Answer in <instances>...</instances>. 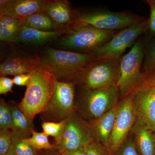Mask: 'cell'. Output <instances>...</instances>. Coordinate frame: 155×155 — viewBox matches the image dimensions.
<instances>
[{
  "instance_id": "cell-1",
  "label": "cell",
  "mask_w": 155,
  "mask_h": 155,
  "mask_svg": "<svg viewBox=\"0 0 155 155\" xmlns=\"http://www.w3.org/2000/svg\"><path fill=\"white\" fill-rule=\"evenodd\" d=\"M30 74V81L26 86L24 97L17 106L29 119L33 120L48 105L57 79L42 64L40 58Z\"/></svg>"
},
{
  "instance_id": "cell-2",
  "label": "cell",
  "mask_w": 155,
  "mask_h": 155,
  "mask_svg": "<svg viewBox=\"0 0 155 155\" xmlns=\"http://www.w3.org/2000/svg\"><path fill=\"white\" fill-rule=\"evenodd\" d=\"M120 59L95 58L79 70L74 81L85 90H98L116 85Z\"/></svg>"
},
{
  "instance_id": "cell-3",
  "label": "cell",
  "mask_w": 155,
  "mask_h": 155,
  "mask_svg": "<svg viewBox=\"0 0 155 155\" xmlns=\"http://www.w3.org/2000/svg\"><path fill=\"white\" fill-rule=\"evenodd\" d=\"M144 43L140 38L130 51L120 58L119 76L116 86L122 99L147 84L146 76L141 72Z\"/></svg>"
},
{
  "instance_id": "cell-4",
  "label": "cell",
  "mask_w": 155,
  "mask_h": 155,
  "mask_svg": "<svg viewBox=\"0 0 155 155\" xmlns=\"http://www.w3.org/2000/svg\"><path fill=\"white\" fill-rule=\"evenodd\" d=\"M95 58L90 53H75L49 48L40 61L57 81L72 82L79 70Z\"/></svg>"
},
{
  "instance_id": "cell-5",
  "label": "cell",
  "mask_w": 155,
  "mask_h": 155,
  "mask_svg": "<svg viewBox=\"0 0 155 155\" xmlns=\"http://www.w3.org/2000/svg\"><path fill=\"white\" fill-rule=\"evenodd\" d=\"M61 44L65 47L89 53L109 41L119 31L100 30L89 25H69Z\"/></svg>"
},
{
  "instance_id": "cell-6",
  "label": "cell",
  "mask_w": 155,
  "mask_h": 155,
  "mask_svg": "<svg viewBox=\"0 0 155 155\" xmlns=\"http://www.w3.org/2000/svg\"><path fill=\"white\" fill-rule=\"evenodd\" d=\"M144 19L126 11H102L77 15L72 24L89 25L102 30L119 31Z\"/></svg>"
},
{
  "instance_id": "cell-7",
  "label": "cell",
  "mask_w": 155,
  "mask_h": 155,
  "mask_svg": "<svg viewBox=\"0 0 155 155\" xmlns=\"http://www.w3.org/2000/svg\"><path fill=\"white\" fill-rule=\"evenodd\" d=\"M147 25V19H144L119 30L107 42L89 53L95 58L120 59L126 49L145 33Z\"/></svg>"
},
{
  "instance_id": "cell-8",
  "label": "cell",
  "mask_w": 155,
  "mask_h": 155,
  "mask_svg": "<svg viewBox=\"0 0 155 155\" xmlns=\"http://www.w3.org/2000/svg\"><path fill=\"white\" fill-rule=\"evenodd\" d=\"M75 84L74 82L56 81L51 99L41 113L49 119L48 122H60L75 112Z\"/></svg>"
},
{
  "instance_id": "cell-9",
  "label": "cell",
  "mask_w": 155,
  "mask_h": 155,
  "mask_svg": "<svg viewBox=\"0 0 155 155\" xmlns=\"http://www.w3.org/2000/svg\"><path fill=\"white\" fill-rule=\"evenodd\" d=\"M64 132L56 149L60 153L83 148L93 142L88 122L74 112L65 119Z\"/></svg>"
},
{
  "instance_id": "cell-10",
  "label": "cell",
  "mask_w": 155,
  "mask_h": 155,
  "mask_svg": "<svg viewBox=\"0 0 155 155\" xmlns=\"http://www.w3.org/2000/svg\"><path fill=\"white\" fill-rule=\"evenodd\" d=\"M137 116L132 95H128L117 106V113L108 150L114 155L130 134Z\"/></svg>"
},
{
  "instance_id": "cell-11",
  "label": "cell",
  "mask_w": 155,
  "mask_h": 155,
  "mask_svg": "<svg viewBox=\"0 0 155 155\" xmlns=\"http://www.w3.org/2000/svg\"><path fill=\"white\" fill-rule=\"evenodd\" d=\"M84 105L86 116L97 119L118 105L120 94L116 85L105 89L86 90Z\"/></svg>"
},
{
  "instance_id": "cell-12",
  "label": "cell",
  "mask_w": 155,
  "mask_h": 155,
  "mask_svg": "<svg viewBox=\"0 0 155 155\" xmlns=\"http://www.w3.org/2000/svg\"><path fill=\"white\" fill-rule=\"evenodd\" d=\"M131 94L137 117L155 132V86L147 84Z\"/></svg>"
},
{
  "instance_id": "cell-13",
  "label": "cell",
  "mask_w": 155,
  "mask_h": 155,
  "mask_svg": "<svg viewBox=\"0 0 155 155\" xmlns=\"http://www.w3.org/2000/svg\"><path fill=\"white\" fill-rule=\"evenodd\" d=\"M44 0H1L0 15L18 20L42 11Z\"/></svg>"
},
{
  "instance_id": "cell-14",
  "label": "cell",
  "mask_w": 155,
  "mask_h": 155,
  "mask_svg": "<svg viewBox=\"0 0 155 155\" xmlns=\"http://www.w3.org/2000/svg\"><path fill=\"white\" fill-rule=\"evenodd\" d=\"M117 106L103 116L91 120L89 122L94 141L101 143L107 150L114 128Z\"/></svg>"
},
{
  "instance_id": "cell-15",
  "label": "cell",
  "mask_w": 155,
  "mask_h": 155,
  "mask_svg": "<svg viewBox=\"0 0 155 155\" xmlns=\"http://www.w3.org/2000/svg\"><path fill=\"white\" fill-rule=\"evenodd\" d=\"M42 11L49 16L58 28L71 25L77 17L66 0L44 1Z\"/></svg>"
},
{
  "instance_id": "cell-16",
  "label": "cell",
  "mask_w": 155,
  "mask_h": 155,
  "mask_svg": "<svg viewBox=\"0 0 155 155\" xmlns=\"http://www.w3.org/2000/svg\"><path fill=\"white\" fill-rule=\"evenodd\" d=\"M130 133L141 155H155V132L137 117Z\"/></svg>"
},
{
  "instance_id": "cell-17",
  "label": "cell",
  "mask_w": 155,
  "mask_h": 155,
  "mask_svg": "<svg viewBox=\"0 0 155 155\" xmlns=\"http://www.w3.org/2000/svg\"><path fill=\"white\" fill-rule=\"evenodd\" d=\"M40 58L23 56L10 57L1 63L0 74L2 76L29 74L39 61Z\"/></svg>"
},
{
  "instance_id": "cell-18",
  "label": "cell",
  "mask_w": 155,
  "mask_h": 155,
  "mask_svg": "<svg viewBox=\"0 0 155 155\" xmlns=\"http://www.w3.org/2000/svg\"><path fill=\"white\" fill-rule=\"evenodd\" d=\"M67 31L64 28L54 31H44L21 25L14 42L35 44L44 43L66 34Z\"/></svg>"
},
{
  "instance_id": "cell-19",
  "label": "cell",
  "mask_w": 155,
  "mask_h": 155,
  "mask_svg": "<svg viewBox=\"0 0 155 155\" xmlns=\"http://www.w3.org/2000/svg\"><path fill=\"white\" fill-rule=\"evenodd\" d=\"M10 106L13 117L12 134L23 138H29L31 136L32 131L35 130L33 120L26 116L17 105Z\"/></svg>"
},
{
  "instance_id": "cell-20",
  "label": "cell",
  "mask_w": 155,
  "mask_h": 155,
  "mask_svg": "<svg viewBox=\"0 0 155 155\" xmlns=\"http://www.w3.org/2000/svg\"><path fill=\"white\" fill-rule=\"evenodd\" d=\"M19 20L20 25L44 31L59 30L49 16L42 11Z\"/></svg>"
},
{
  "instance_id": "cell-21",
  "label": "cell",
  "mask_w": 155,
  "mask_h": 155,
  "mask_svg": "<svg viewBox=\"0 0 155 155\" xmlns=\"http://www.w3.org/2000/svg\"><path fill=\"white\" fill-rule=\"evenodd\" d=\"M143 51L141 72L147 76L155 71V36L148 38L144 41Z\"/></svg>"
},
{
  "instance_id": "cell-22",
  "label": "cell",
  "mask_w": 155,
  "mask_h": 155,
  "mask_svg": "<svg viewBox=\"0 0 155 155\" xmlns=\"http://www.w3.org/2000/svg\"><path fill=\"white\" fill-rule=\"evenodd\" d=\"M23 140L36 150L56 149L55 145L51 144L49 141L48 136L43 132H38L33 130L30 137Z\"/></svg>"
},
{
  "instance_id": "cell-23",
  "label": "cell",
  "mask_w": 155,
  "mask_h": 155,
  "mask_svg": "<svg viewBox=\"0 0 155 155\" xmlns=\"http://www.w3.org/2000/svg\"><path fill=\"white\" fill-rule=\"evenodd\" d=\"M65 119L59 122H44L42 123L43 132L48 136H51L54 138L56 145L61 141L64 127Z\"/></svg>"
},
{
  "instance_id": "cell-24",
  "label": "cell",
  "mask_w": 155,
  "mask_h": 155,
  "mask_svg": "<svg viewBox=\"0 0 155 155\" xmlns=\"http://www.w3.org/2000/svg\"><path fill=\"white\" fill-rule=\"evenodd\" d=\"M24 138L12 133L11 147L17 155H37L36 150L24 141Z\"/></svg>"
},
{
  "instance_id": "cell-25",
  "label": "cell",
  "mask_w": 155,
  "mask_h": 155,
  "mask_svg": "<svg viewBox=\"0 0 155 155\" xmlns=\"http://www.w3.org/2000/svg\"><path fill=\"white\" fill-rule=\"evenodd\" d=\"M13 117L11 106L2 99L0 101V129H12Z\"/></svg>"
},
{
  "instance_id": "cell-26",
  "label": "cell",
  "mask_w": 155,
  "mask_h": 155,
  "mask_svg": "<svg viewBox=\"0 0 155 155\" xmlns=\"http://www.w3.org/2000/svg\"><path fill=\"white\" fill-rule=\"evenodd\" d=\"M114 155H141L130 133Z\"/></svg>"
},
{
  "instance_id": "cell-27",
  "label": "cell",
  "mask_w": 155,
  "mask_h": 155,
  "mask_svg": "<svg viewBox=\"0 0 155 155\" xmlns=\"http://www.w3.org/2000/svg\"><path fill=\"white\" fill-rule=\"evenodd\" d=\"M12 145V130H0V155H6Z\"/></svg>"
},
{
  "instance_id": "cell-28",
  "label": "cell",
  "mask_w": 155,
  "mask_h": 155,
  "mask_svg": "<svg viewBox=\"0 0 155 155\" xmlns=\"http://www.w3.org/2000/svg\"><path fill=\"white\" fill-rule=\"evenodd\" d=\"M146 2L149 6L150 15L147 19V25L145 33L148 38L155 36V0H147Z\"/></svg>"
},
{
  "instance_id": "cell-29",
  "label": "cell",
  "mask_w": 155,
  "mask_h": 155,
  "mask_svg": "<svg viewBox=\"0 0 155 155\" xmlns=\"http://www.w3.org/2000/svg\"><path fill=\"white\" fill-rule=\"evenodd\" d=\"M16 34L6 24L2 18H0V39L2 41L14 42Z\"/></svg>"
},
{
  "instance_id": "cell-30",
  "label": "cell",
  "mask_w": 155,
  "mask_h": 155,
  "mask_svg": "<svg viewBox=\"0 0 155 155\" xmlns=\"http://www.w3.org/2000/svg\"><path fill=\"white\" fill-rule=\"evenodd\" d=\"M84 150L86 155H110L105 147L95 142L84 147Z\"/></svg>"
},
{
  "instance_id": "cell-31",
  "label": "cell",
  "mask_w": 155,
  "mask_h": 155,
  "mask_svg": "<svg viewBox=\"0 0 155 155\" xmlns=\"http://www.w3.org/2000/svg\"><path fill=\"white\" fill-rule=\"evenodd\" d=\"M13 79L6 77L0 78V94H7L8 93L13 92L12 88L14 86Z\"/></svg>"
},
{
  "instance_id": "cell-32",
  "label": "cell",
  "mask_w": 155,
  "mask_h": 155,
  "mask_svg": "<svg viewBox=\"0 0 155 155\" xmlns=\"http://www.w3.org/2000/svg\"><path fill=\"white\" fill-rule=\"evenodd\" d=\"M31 75L29 74H20L14 76L13 78L14 84L19 86H27L29 83Z\"/></svg>"
},
{
  "instance_id": "cell-33",
  "label": "cell",
  "mask_w": 155,
  "mask_h": 155,
  "mask_svg": "<svg viewBox=\"0 0 155 155\" xmlns=\"http://www.w3.org/2000/svg\"><path fill=\"white\" fill-rule=\"evenodd\" d=\"M60 154L61 155H86L84 148L72 150L67 151Z\"/></svg>"
},
{
  "instance_id": "cell-34",
  "label": "cell",
  "mask_w": 155,
  "mask_h": 155,
  "mask_svg": "<svg viewBox=\"0 0 155 155\" xmlns=\"http://www.w3.org/2000/svg\"><path fill=\"white\" fill-rule=\"evenodd\" d=\"M147 83L148 84L153 85L155 83V71L150 75H147Z\"/></svg>"
},
{
  "instance_id": "cell-35",
  "label": "cell",
  "mask_w": 155,
  "mask_h": 155,
  "mask_svg": "<svg viewBox=\"0 0 155 155\" xmlns=\"http://www.w3.org/2000/svg\"><path fill=\"white\" fill-rule=\"evenodd\" d=\"M41 155H61L56 149L53 150H47Z\"/></svg>"
},
{
  "instance_id": "cell-36",
  "label": "cell",
  "mask_w": 155,
  "mask_h": 155,
  "mask_svg": "<svg viewBox=\"0 0 155 155\" xmlns=\"http://www.w3.org/2000/svg\"><path fill=\"white\" fill-rule=\"evenodd\" d=\"M6 155H16V153L14 152V149H13L12 147L11 146L10 148V150H9V151L7 153Z\"/></svg>"
},
{
  "instance_id": "cell-37",
  "label": "cell",
  "mask_w": 155,
  "mask_h": 155,
  "mask_svg": "<svg viewBox=\"0 0 155 155\" xmlns=\"http://www.w3.org/2000/svg\"><path fill=\"white\" fill-rule=\"evenodd\" d=\"M153 85H154V86H155V83L154 84H153Z\"/></svg>"
},
{
  "instance_id": "cell-38",
  "label": "cell",
  "mask_w": 155,
  "mask_h": 155,
  "mask_svg": "<svg viewBox=\"0 0 155 155\" xmlns=\"http://www.w3.org/2000/svg\"></svg>"
}]
</instances>
